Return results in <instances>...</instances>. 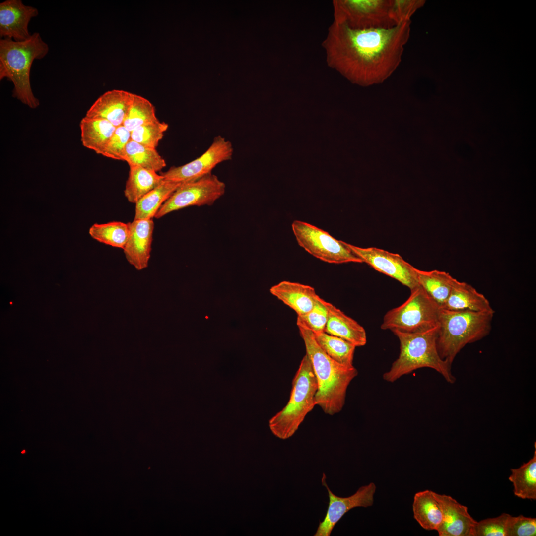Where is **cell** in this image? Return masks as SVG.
I'll list each match as a JSON object with an SVG mask.
<instances>
[{"label":"cell","instance_id":"6da1fadb","mask_svg":"<svg viewBox=\"0 0 536 536\" xmlns=\"http://www.w3.org/2000/svg\"><path fill=\"white\" fill-rule=\"evenodd\" d=\"M411 21L388 29H352L333 21L322 42L329 67L353 84L384 82L402 61Z\"/></svg>","mask_w":536,"mask_h":536},{"label":"cell","instance_id":"7a4b0ae2","mask_svg":"<svg viewBox=\"0 0 536 536\" xmlns=\"http://www.w3.org/2000/svg\"><path fill=\"white\" fill-rule=\"evenodd\" d=\"M297 325L317 380L316 405L327 414L338 413L344 406L347 388L358 371L354 366H346L333 360L318 345L312 332Z\"/></svg>","mask_w":536,"mask_h":536},{"label":"cell","instance_id":"3957f363","mask_svg":"<svg viewBox=\"0 0 536 536\" xmlns=\"http://www.w3.org/2000/svg\"><path fill=\"white\" fill-rule=\"evenodd\" d=\"M49 50L48 44L38 32L24 41L0 40V80L6 78L11 81L12 96L32 109L37 108L40 102L31 86V66L35 60L43 58Z\"/></svg>","mask_w":536,"mask_h":536},{"label":"cell","instance_id":"277c9868","mask_svg":"<svg viewBox=\"0 0 536 536\" xmlns=\"http://www.w3.org/2000/svg\"><path fill=\"white\" fill-rule=\"evenodd\" d=\"M438 324L414 333L393 331L399 340L400 352L390 370L384 373L383 379L392 383L416 369L428 367L439 373L448 383H454L456 378L451 372V365L442 359L438 351Z\"/></svg>","mask_w":536,"mask_h":536},{"label":"cell","instance_id":"5b68a950","mask_svg":"<svg viewBox=\"0 0 536 536\" xmlns=\"http://www.w3.org/2000/svg\"><path fill=\"white\" fill-rule=\"evenodd\" d=\"M494 314L440 308L437 347L441 358L452 365L466 345L487 336Z\"/></svg>","mask_w":536,"mask_h":536},{"label":"cell","instance_id":"8992f818","mask_svg":"<svg viewBox=\"0 0 536 536\" xmlns=\"http://www.w3.org/2000/svg\"><path fill=\"white\" fill-rule=\"evenodd\" d=\"M317 389L316 378L306 354L293 379L288 402L269 420L270 429L275 436L285 440L295 434L307 414L316 405Z\"/></svg>","mask_w":536,"mask_h":536},{"label":"cell","instance_id":"52a82bcc","mask_svg":"<svg viewBox=\"0 0 536 536\" xmlns=\"http://www.w3.org/2000/svg\"><path fill=\"white\" fill-rule=\"evenodd\" d=\"M402 305L388 311L381 325L382 330L414 333L438 324L440 307L419 285L410 290Z\"/></svg>","mask_w":536,"mask_h":536},{"label":"cell","instance_id":"ba28073f","mask_svg":"<svg viewBox=\"0 0 536 536\" xmlns=\"http://www.w3.org/2000/svg\"><path fill=\"white\" fill-rule=\"evenodd\" d=\"M292 230L298 245L314 257L331 264L363 263L345 244L308 223L294 220Z\"/></svg>","mask_w":536,"mask_h":536},{"label":"cell","instance_id":"9c48e42d","mask_svg":"<svg viewBox=\"0 0 536 536\" xmlns=\"http://www.w3.org/2000/svg\"><path fill=\"white\" fill-rule=\"evenodd\" d=\"M390 0H335L334 21L355 29H388L395 24L389 13Z\"/></svg>","mask_w":536,"mask_h":536},{"label":"cell","instance_id":"30bf717a","mask_svg":"<svg viewBox=\"0 0 536 536\" xmlns=\"http://www.w3.org/2000/svg\"><path fill=\"white\" fill-rule=\"evenodd\" d=\"M226 185L212 173L198 180L182 183L161 206L155 218L191 206L211 205L225 193Z\"/></svg>","mask_w":536,"mask_h":536},{"label":"cell","instance_id":"8fae6325","mask_svg":"<svg viewBox=\"0 0 536 536\" xmlns=\"http://www.w3.org/2000/svg\"><path fill=\"white\" fill-rule=\"evenodd\" d=\"M233 153L231 142L218 135L201 156L184 165L172 166L161 175L167 181L180 183L195 181L211 174L219 163L231 159Z\"/></svg>","mask_w":536,"mask_h":536},{"label":"cell","instance_id":"7c38bea8","mask_svg":"<svg viewBox=\"0 0 536 536\" xmlns=\"http://www.w3.org/2000/svg\"><path fill=\"white\" fill-rule=\"evenodd\" d=\"M344 244L363 262L412 290L419 286L416 268L399 254L376 247L362 248Z\"/></svg>","mask_w":536,"mask_h":536},{"label":"cell","instance_id":"4fadbf2b","mask_svg":"<svg viewBox=\"0 0 536 536\" xmlns=\"http://www.w3.org/2000/svg\"><path fill=\"white\" fill-rule=\"evenodd\" d=\"M323 473L322 483L327 489L329 498L327 511L324 520L320 522L314 536H329L340 519L348 511L355 507H368L374 504L376 486L374 482L361 486L353 495L347 497L335 495L331 491Z\"/></svg>","mask_w":536,"mask_h":536},{"label":"cell","instance_id":"5bb4252c","mask_svg":"<svg viewBox=\"0 0 536 536\" xmlns=\"http://www.w3.org/2000/svg\"><path fill=\"white\" fill-rule=\"evenodd\" d=\"M38 10L24 5L21 0H6L0 3V36L21 41L31 35L28 30L31 19L38 15Z\"/></svg>","mask_w":536,"mask_h":536},{"label":"cell","instance_id":"9a60e30c","mask_svg":"<svg viewBox=\"0 0 536 536\" xmlns=\"http://www.w3.org/2000/svg\"><path fill=\"white\" fill-rule=\"evenodd\" d=\"M123 249L128 262L137 270L146 268L150 258L154 224L151 219H134Z\"/></svg>","mask_w":536,"mask_h":536},{"label":"cell","instance_id":"2e32d148","mask_svg":"<svg viewBox=\"0 0 536 536\" xmlns=\"http://www.w3.org/2000/svg\"><path fill=\"white\" fill-rule=\"evenodd\" d=\"M435 495L441 505L443 522L437 530L439 536H473L476 523L469 513L468 507L449 495Z\"/></svg>","mask_w":536,"mask_h":536},{"label":"cell","instance_id":"e0dca14e","mask_svg":"<svg viewBox=\"0 0 536 536\" xmlns=\"http://www.w3.org/2000/svg\"><path fill=\"white\" fill-rule=\"evenodd\" d=\"M133 96V93L123 90H109L97 98L85 116L106 120L116 127L123 125Z\"/></svg>","mask_w":536,"mask_h":536},{"label":"cell","instance_id":"ac0fdd59","mask_svg":"<svg viewBox=\"0 0 536 536\" xmlns=\"http://www.w3.org/2000/svg\"><path fill=\"white\" fill-rule=\"evenodd\" d=\"M320 300L326 306L328 312L325 333L343 338L356 347L363 346L366 344V333L361 325L332 303L321 297Z\"/></svg>","mask_w":536,"mask_h":536},{"label":"cell","instance_id":"d6986e66","mask_svg":"<svg viewBox=\"0 0 536 536\" xmlns=\"http://www.w3.org/2000/svg\"><path fill=\"white\" fill-rule=\"evenodd\" d=\"M270 292L294 310L297 316L311 310L318 296L313 287L289 281H282L273 286Z\"/></svg>","mask_w":536,"mask_h":536},{"label":"cell","instance_id":"ffe728a7","mask_svg":"<svg viewBox=\"0 0 536 536\" xmlns=\"http://www.w3.org/2000/svg\"><path fill=\"white\" fill-rule=\"evenodd\" d=\"M443 309L494 313L486 297L470 284L456 279Z\"/></svg>","mask_w":536,"mask_h":536},{"label":"cell","instance_id":"44dd1931","mask_svg":"<svg viewBox=\"0 0 536 536\" xmlns=\"http://www.w3.org/2000/svg\"><path fill=\"white\" fill-rule=\"evenodd\" d=\"M413 517L426 530H436L441 525L443 514L435 492L425 490L416 493L412 504Z\"/></svg>","mask_w":536,"mask_h":536},{"label":"cell","instance_id":"7402d4cb","mask_svg":"<svg viewBox=\"0 0 536 536\" xmlns=\"http://www.w3.org/2000/svg\"><path fill=\"white\" fill-rule=\"evenodd\" d=\"M81 141L83 146L101 154L116 127L109 121L85 116L80 122Z\"/></svg>","mask_w":536,"mask_h":536},{"label":"cell","instance_id":"603a6c76","mask_svg":"<svg viewBox=\"0 0 536 536\" xmlns=\"http://www.w3.org/2000/svg\"><path fill=\"white\" fill-rule=\"evenodd\" d=\"M129 167L124 195L131 203L135 204L164 180L163 176L155 171L136 165H130Z\"/></svg>","mask_w":536,"mask_h":536},{"label":"cell","instance_id":"cb8c5ba5","mask_svg":"<svg viewBox=\"0 0 536 536\" xmlns=\"http://www.w3.org/2000/svg\"><path fill=\"white\" fill-rule=\"evenodd\" d=\"M419 285L441 308L456 280L449 273L438 270L424 271L416 268Z\"/></svg>","mask_w":536,"mask_h":536},{"label":"cell","instance_id":"d4e9b609","mask_svg":"<svg viewBox=\"0 0 536 536\" xmlns=\"http://www.w3.org/2000/svg\"><path fill=\"white\" fill-rule=\"evenodd\" d=\"M182 183L164 180L135 204L134 219H151Z\"/></svg>","mask_w":536,"mask_h":536},{"label":"cell","instance_id":"484cf974","mask_svg":"<svg viewBox=\"0 0 536 536\" xmlns=\"http://www.w3.org/2000/svg\"><path fill=\"white\" fill-rule=\"evenodd\" d=\"M533 457L519 468L511 469L508 479L512 483L514 494L523 499H536V447Z\"/></svg>","mask_w":536,"mask_h":536},{"label":"cell","instance_id":"4316f807","mask_svg":"<svg viewBox=\"0 0 536 536\" xmlns=\"http://www.w3.org/2000/svg\"><path fill=\"white\" fill-rule=\"evenodd\" d=\"M313 335L318 345L331 358L342 365L353 366V361L356 348L354 344L325 332L313 333Z\"/></svg>","mask_w":536,"mask_h":536},{"label":"cell","instance_id":"83f0119b","mask_svg":"<svg viewBox=\"0 0 536 536\" xmlns=\"http://www.w3.org/2000/svg\"><path fill=\"white\" fill-rule=\"evenodd\" d=\"M125 161L129 166H138L156 172L166 166L165 160L156 148L143 145L132 139L126 147Z\"/></svg>","mask_w":536,"mask_h":536},{"label":"cell","instance_id":"f1b7e54d","mask_svg":"<svg viewBox=\"0 0 536 536\" xmlns=\"http://www.w3.org/2000/svg\"><path fill=\"white\" fill-rule=\"evenodd\" d=\"M129 231V223L112 221L93 224L89 229V234L93 239L100 243L123 249Z\"/></svg>","mask_w":536,"mask_h":536},{"label":"cell","instance_id":"f546056e","mask_svg":"<svg viewBox=\"0 0 536 536\" xmlns=\"http://www.w3.org/2000/svg\"><path fill=\"white\" fill-rule=\"evenodd\" d=\"M158 120L154 105L145 98L133 93L132 103L123 125L131 132L141 125Z\"/></svg>","mask_w":536,"mask_h":536},{"label":"cell","instance_id":"4dcf8cb0","mask_svg":"<svg viewBox=\"0 0 536 536\" xmlns=\"http://www.w3.org/2000/svg\"><path fill=\"white\" fill-rule=\"evenodd\" d=\"M168 127L167 123L159 120L144 124L131 132V139L143 145L156 148Z\"/></svg>","mask_w":536,"mask_h":536},{"label":"cell","instance_id":"1f68e13d","mask_svg":"<svg viewBox=\"0 0 536 536\" xmlns=\"http://www.w3.org/2000/svg\"><path fill=\"white\" fill-rule=\"evenodd\" d=\"M328 318L327 309L318 295L311 310L304 315L297 316L296 323L306 327L314 334H317L325 332Z\"/></svg>","mask_w":536,"mask_h":536},{"label":"cell","instance_id":"d6a6232c","mask_svg":"<svg viewBox=\"0 0 536 536\" xmlns=\"http://www.w3.org/2000/svg\"><path fill=\"white\" fill-rule=\"evenodd\" d=\"M425 3L424 0H390V17L395 25L411 21L412 16Z\"/></svg>","mask_w":536,"mask_h":536},{"label":"cell","instance_id":"836d02e7","mask_svg":"<svg viewBox=\"0 0 536 536\" xmlns=\"http://www.w3.org/2000/svg\"><path fill=\"white\" fill-rule=\"evenodd\" d=\"M131 139L130 131L123 125L116 127L101 155L113 159L125 161L126 147Z\"/></svg>","mask_w":536,"mask_h":536},{"label":"cell","instance_id":"e575fe53","mask_svg":"<svg viewBox=\"0 0 536 536\" xmlns=\"http://www.w3.org/2000/svg\"><path fill=\"white\" fill-rule=\"evenodd\" d=\"M510 514L503 513L500 516L476 522L473 536H506V527Z\"/></svg>","mask_w":536,"mask_h":536},{"label":"cell","instance_id":"d590c367","mask_svg":"<svg viewBox=\"0 0 536 536\" xmlns=\"http://www.w3.org/2000/svg\"><path fill=\"white\" fill-rule=\"evenodd\" d=\"M536 518L526 517L522 515L517 517L510 515L506 527V536H535Z\"/></svg>","mask_w":536,"mask_h":536}]
</instances>
